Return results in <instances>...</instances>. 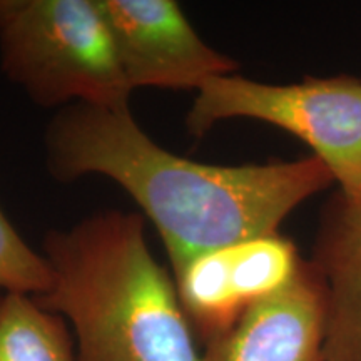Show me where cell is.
I'll use <instances>...</instances> for the list:
<instances>
[{"label": "cell", "instance_id": "cell-1", "mask_svg": "<svg viewBox=\"0 0 361 361\" xmlns=\"http://www.w3.org/2000/svg\"><path fill=\"white\" fill-rule=\"evenodd\" d=\"M47 171L59 183L106 176L159 231L173 278L204 252L276 234L295 207L333 183L318 157L213 166L166 151L130 109L71 104L45 130Z\"/></svg>", "mask_w": 361, "mask_h": 361}, {"label": "cell", "instance_id": "cell-2", "mask_svg": "<svg viewBox=\"0 0 361 361\" xmlns=\"http://www.w3.org/2000/svg\"><path fill=\"white\" fill-rule=\"evenodd\" d=\"M42 255L52 286L34 296L66 316L79 361H201L174 279L152 258L144 221L104 211L49 231Z\"/></svg>", "mask_w": 361, "mask_h": 361}, {"label": "cell", "instance_id": "cell-3", "mask_svg": "<svg viewBox=\"0 0 361 361\" xmlns=\"http://www.w3.org/2000/svg\"><path fill=\"white\" fill-rule=\"evenodd\" d=\"M0 66L39 106L129 107L99 0H0Z\"/></svg>", "mask_w": 361, "mask_h": 361}, {"label": "cell", "instance_id": "cell-4", "mask_svg": "<svg viewBox=\"0 0 361 361\" xmlns=\"http://www.w3.org/2000/svg\"><path fill=\"white\" fill-rule=\"evenodd\" d=\"M247 117L273 124L313 149L346 197H361V80L348 75L264 84L238 74L207 80L186 117L196 137L219 121Z\"/></svg>", "mask_w": 361, "mask_h": 361}, {"label": "cell", "instance_id": "cell-5", "mask_svg": "<svg viewBox=\"0 0 361 361\" xmlns=\"http://www.w3.org/2000/svg\"><path fill=\"white\" fill-rule=\"evenodd\" d=\"M130 89H196L238 64L209 47L173 0H99Z\"/></svg>", "mask_w": 361, "mask_h": 361}, {"label": "cell", "instance_id": "cell-6", "mask_svg": "<svg viewBox=\"0 0 361 361\" xmlns=\"http://www.w3.org/2000/svg\"><path fill=\"white\" fill-rule=\"evenodd\" d=\"M326 288L313 263L301 261L283 290L250 306L209 343L201 361H324Z\"/></svg>", "mask_w": 361, "mask_h": 361}, {"label": "cell", "instance_id": "cell-7", "mask_svg": "<svg viewBox=\"0 0 361 361\" xmlns=\"http://www.w3.org/2000/svg\"><path fill=\"white\" fill-rule=\"evenodd\" d=\"M313 264L326 288L324 361H361V197L335 202Z\"/></svg>", "mask_w": 361, "mask_h": 361}, {"label": "cell", "instance_id": "cell-8", "mask_svg": "<svg viewBox=\"0 0 361 361\" xmlns=\"http://www.w3.org/2000/svg\"><path fill=\"white\" fill-rule=\"evenodd\" d=\"M0 361H79L61 314L34 296H0Z\"/></svg>", "mask_w": 361, "mask_h": 361}, {"label": "cell", "instance_id": "cell-9", "mask_svg": "<svg viewBox=\"0 0 361 361\" xmlns=\"http://www.w3.org/2000/svg\"><path fill=\"white\" fill-rule=\"evenodd\" d=\"M223 255L226 281L245 311L283 290L301 264L295 245L278 233L226 246Z\"/></svg>", "mask_w": 361, "mask_h": 361}, {"label": "cell", "instance_id": "cell-10", "mask_svg": "<svg viewBox=\"0 0 361 361\" xmlns=\"http://www.w3.org/2000/svg\"><path fill=\"white\" fill-rule=\"evenodd\" d=\"M52 286V269L35 252L0 209V290L42 296Z\"/></svg>", "mask_w": 361, "mask_h": 361}]
</instances>
